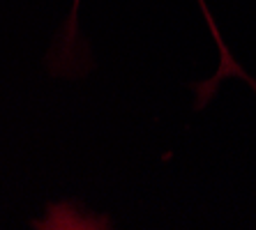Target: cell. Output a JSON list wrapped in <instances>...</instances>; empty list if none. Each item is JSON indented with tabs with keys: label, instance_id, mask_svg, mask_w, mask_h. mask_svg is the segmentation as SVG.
<instances>
[{
	"label": "cell",
	"instance_id": "7a4b0ae2",
	"mask_svg": "<svg viewBox=\"0 0 256 230\" xmlns=\"http://www.w3.org/2000/svg\"><path fill=\"white\" fill-rule=\"evenodd\" d=\"M74 2H78V0H74Z\"/></svg>",
	"mask_w": 256,
	"mask_h": 230
},
{
	"label": "cell",
	"instance_id": "6da1fadb",
	"mask_svg": "<svg viewBox=\"0 0 256 230\" xmlns=\"http://www.w3.org/2000/svg\"><path fill=\"white\" fill-rule=\"evenodd\" d=\"M201 2V9H203V14H206V18H208V25H210V30H212V37H214V41H217V46H220V51H222V67H220V71L214 74V78L210 83H206V85H201L198 88V104H206V99H208L210 95H212V90L220 85V81L222 78H226L228 74H233V76H240L242 81H247L252 85V88L256 90V83L252 81V78H247V74H244L242 69H240V65L238 62H233V58L228 55V51H226V46H224V41H222V37H220V30L214 28V23H212V16H210V12H208V7L203 5V0H198Z\"/></svg>",
	"mask_w": 256,
	"mask_h": 230
}]
</instances>
